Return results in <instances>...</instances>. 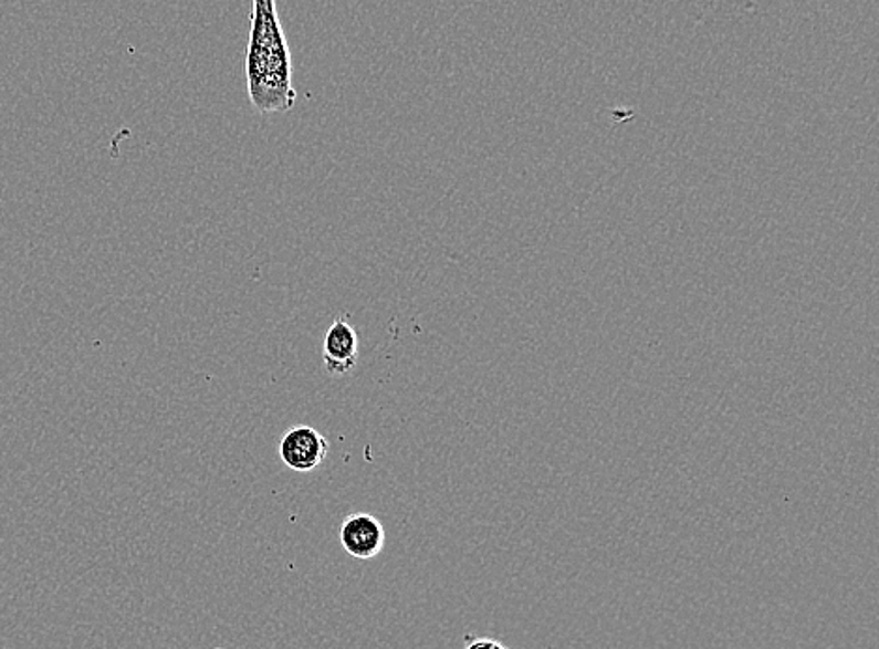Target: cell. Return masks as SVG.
Masks as SVG:
<instances>
[{"label":"cell","instance_id":"obj_3","mask_svg":"<svg viewBox=\"0 0 879 649\" xmlns=\"http://www.w3.org/2000/svg\"><path fill=\"white\" fill-rule=\"evenodd\" d=\"M387 533L381 520L374 514L353 513L345 516L339 527V543L350 557L372 559L379 556L385 548Z\"/></svg>","mask_w":879,"mask_h":649},{"label":"cell","instance_id":"obj_5","mask_svg":"<svg viewBox=\"0 0 879 649\" xmlns=\"http://www.w3.org/2000/svg\"><path fill=\"white\" fill-rule=\"evenodd\" d=\"M461 649H511L506 643L499 642L495 638H488V637H473V635H468L465 637V642H463V648Z\"/></svg>","mask_w":879,"mask_h":649},{"label":"cell","instance_id":"obj_4","mask_svg":"<svg viewBox=\"0 0 879 649\" xmlns=\"http://www.w3.org/2000/svg\"><path fill=\"white\" fill-rule=\"evenodd\" d=\"M358 334L345 317H338L328 327L323 344V365L328 376L342 378L355 370L358 365Z\"/></svg>","mask_w":879,"mask_h":649},{"label":"cell","instance_id":"obj_2","mask_svg":"<svg viewBox=\"0 0 879 649\" xmlns=\"http://www.w3.org/2000/svg\"><path fill=\"white\" fill-rule=\"evenodd\" d=\"M331 451L328 439L306 425H296L283 433L280 441V458L283 464L296 473H310L325 462Z\"/></svg>","mask_w":879,"mask_h":649},{"label":"cell","instance_id":"obj_6","mask_svg":"<svg viewBox=\"0 0 879 649\" xmlns=\"http://www.w3.org/2000/svg\"><path fill=\"white\" fill-rule=\"evenodd\" d=\"M216 649H222V648H216Z\"/></svg>","mask_w":879,"mask_h":649},{"label":"cell","instance_id":"obj_1","mask_svg":"<svg viewBox=\"0 0 879 649\" xmlns=\"http://www.w3.org/2000/svg\"><path fill=\"white\" fill-rule=\"evenodd\" d=\"M247 83L253 109L261 115L287 113L295 107L293 62L276 0H253Z\"/></svg>","mask_w":879,"mask_h":649}]
</instances>
